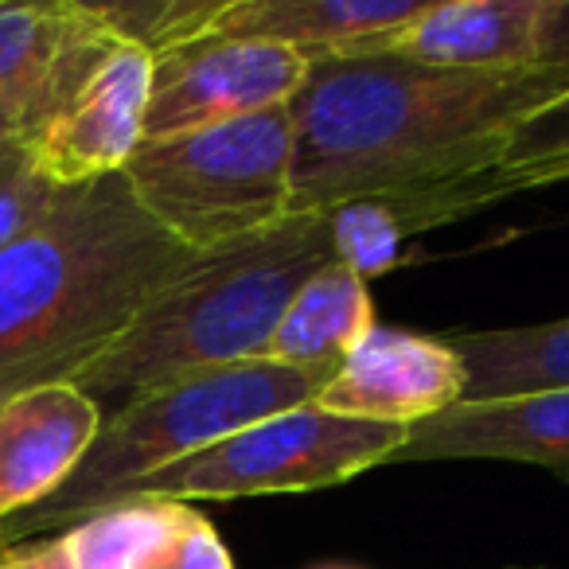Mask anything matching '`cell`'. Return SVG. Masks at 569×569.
<instances>
[{"label":"cell","instance_id":"cell-21","mask_svg":"<svg viewBox=\"0 0 569 569\" xmlns=\"http://www.w3.org/2000/svg\"><path fill=\"white\" fill-rule=\"evenodd\" d=\"M141 569H238L234 553L227 550L222 535L199 507L183 503L168 535L160 538L157 550L144 558Z\"/></svg>","mask_w":569,"mask_h":569},{"label":"cell","instance_id":"cell-11","mask_svg":"<svg viewBox=\"0 0 569 569\" xmlns=\"http://www.w3.org/2000/svg\"><path fill=\"white\" fill-rule=\"evenodd\" d=\"M429 460H511L569 480V387L538 395L460 402L406 429L390 465Z\"/></svg>","mask_w":569,"mask_h":569},{"label":"cell","instance_id":"cell-6","mask_svg":"<svg viewBox=\"0 0 569 569\" xmlns=\"http://www.w3.org/2000/svg\"><path fill=\"white\" fill-rule=\"evenodd\" d=\"M406 429L340 418L320 406H297L258 426H246L144 480L129 483L121 499H253L284 491H320L348 483L371 468L390 465Z\"/></svg>","mask_w":569,"mask_h":569},{"label":"cell","instance_id":"cell-23","mask_svg":"<svg viewBox=\"0 0 569 569\" xmlns=\"http://www.w3.org/2000/svg\"><path fill=\"white\" fill-rule=\"evenodd\" d=\"M546 71H569V0H550L542 20V43H538V63Z\"/></svg>","mask_w":569,"mask_h":569},{"label":"cell","instance_id":"cell-1","mask_svg":"<svg viewBox=\"0 0 569 569\" xmlns=\"http://www.w3.org/2000/svg\"><path fill=\"white\" fill-rule=\"evenodd\" d=\"M569 90V71H441L320 56L293 113V214L382 199L406 234L488 207L483 176L515 126Z\"/></svg>","mask_w":569,"mask_h":569},{"label":"cell","instance_id":"cell-3","mask_svg":"<svg viewBox=\"0 0 569 569\" xmlns=\"http://www.w3.org/2000/svg\"><path fill=\"white\" fill-rule=\"evenodd\" d=\"M332 258L328 211L293 214L261 234L196 253L141 317L74 379L98 406L214 367L266 359L284 309Z\"/></svg>","mask_w":569,"mask_h":569},{"label":"cell","instance_id":"cell-15","mask_svg":"<svg viewBox=\"0 0 569 569\" xmlns=\"http://www.w3.org/2000/svg\"><path fill=\"white\" fill-rule=\"evenodd\" d=\"M371 328H379V320H375V301L367 281L343 269L340 261H328L297 289L273 340H269L266 359L336 375L343 356Z\"/></svg>","mask_w":569,"mask_h":569},{"label":"cell","instance_id":"cell-18","mask_svg":"<svg viewBox=\"0 0 569 569\" xmlns=\"http://www.w3.org/2000/svg\"><path fill=\"white\" fill-rule=\"evenodd\" d=\"M569 180V90L515 126L499 164L483 176L488 203L515 191L550 188Z\"/></svg>","mask_w":569,"mask_h":569},{"label":"cell","instance_id":"cell-7","mask_svg":"<svg viewBox=\"0 0 569 569\" xmlns=\"http://www.w3.org/2000/svg\"><path fill=\"white\" fill-rule=\"evenodd\" d=\"M149 94L152 56L113 40L17 141L36 172L56 188L121 176L144 141Z\"/></svg>","mask_w":569,"mask_h":569},{"label":"cell","instance_id":"cell-17","mask_svg":"<svg viewBox=\"0 0 569 569\" xmlns=\"http://www.w3.org/2000/svg\"><path fill=\"white\" fill-rule=\"evenodd\" d=\"M180 507L183 503L172 499H121L71 522L59 530L71 569H141L176 522Z\"/></svg>","mask_w":569,"mask_h":569},{"label":"cell","instance_id":"cell-25","mask_svg":"<svg viewBox=\"0 0 569 569\" xmlns=\"http://www.w3.org/2000/svg\"><path fill=\"white\" fill-rule=\"evenodd\" d=\"M325 569H348V566H325Z\"/></svg>","mask_w":569,"mask_h":569},{"label":"cell","instance_id":"cell-4","mask_svg":"<svg viewBox=\"0 0 569 569\" xmlns=\"http://www.w3.org/2000/svg\"><path fill=\"white\" fill-rule=\"evenodd\" d=\"M332 379L309 367L246 359L214 371L183 375L126 398L102 418L94 445L71 472V480L40 507L4 519L0 546L43 538V530H67L71 522L110 507L129 483L222 441L246 426H258L284 410L309 406Z\"/></svg>","mask_w":569,"mask_h":569},{"label":"cell","instance_id":"cell-10","mask_svg":"<svg viewBox=\"0 0 569 569\" xmlns=\"http://www.w3.org/2000/svg\"><path fill=\"white\" fill-rule=\"evenodd\" d=\"M550 0H426L395 32L332 51L351 59H402L441 71H519L538 63Z\"/></svg>","mask_w":569,"mask_h":569},{"label":"cell","instance_id":"cell-9","mask_svg":"<svg viewBox=\"0 0 569 569\" xmlns=\"http://www.w3.org/2000/svg\"><path fill=\"white\" fill-rule=\"evenodd\" d=\"M465 359L445 336L379 325L343 356L312 406L340 418L410 429L465 402Z\"/></svg>","mask_w":569,"mask_h":569},{"label":"cell","instance_id":"cell-2","mask_svg":"<svg viewBox=\"0 0 569 569\" xmlns=\"http://www.w3.org/2000/svg\"><path fill=\"white\" fill-rule=\"evenodd\" d=\"M191 258L121 176L67 188L0 250V398L74 382Z\"/></svg>","mask_w":569,"mask_h":569},{"label":"cell","instance_id":"cell-19","mask_svg":"<svg viewBox=\"0 0 569 569\" xmlns=\"http://www.w3.org/2000/svg\"><path fill=\"white\" fill-rule=\"evenodd\" d=\"M328 227H332V258L363 281L382 277L402 258L406 230L382 199H351L332 207Z\"/></svg>","mask_w":569,"mask_h":569},{"label":"cell","instance_id":"cell-26","mask_svg":"<svg viewBox=\"0 0 569 569\" xmlns=\"http://www.w3.org/2000/svg\"><path fill=\"white\" fill-rule=\"evenodd\" d=\"M522 569H538V566H522Z\"/></svg>","mask_w":569,"mask_h":569},{"label":"cell","instance_id":"cell-20","mask_svg":"<svg viewBox=\"0 0 569 569\" xmlns=\"http://www.w3.org/2000/svg\"><path fill=\"white\" fill-rule=\"evenodd\" d=\"M67 188H56L32 168L20 141L0 144V250L36 227Z\"/></svg>","mask_w":569,"mask_h":569},{"label":"cell","instance_id":"cell-14","mask_svg":"<svg viewBox=\"0 0 569 569\" xmlns=\"http://www.w3.org/2000/svg\"><path fill=\"white\" fill-rule=\"evenodd\" d=\"M426 0H219L203 36L258 40L309 59L395 32L418 17Z\"/></svg>","mask_w":569,"mask_h":569},{"label":"cell","instance_id":"cell-16","mask_svg":"<svg viewBox=\"0 0 569 569\" xmlns=\"http://www.w3.org/2000/svg\"><path fill=\"white\" fill-rule=\"evenodd\" d=\"M445 340L465 359V402H496L569 387V317L546 325L452 332Z\"/></svg>","mask_w":569,"mask_h":569},{"label":"cell","instance_id":"cell-22","mask_svg":"<svg viewBox=\"0 0 569 569\" xmlns=\"http://www.w3.org/2000/svg\"><path fill=\"white\" fill-rule=\"evenodd\" d=\"M0 569H71L63 535L28 538V542L0 546Z\"/></svg>","mask_w":569,"mask_h":569},{"label":"cell","instance_id":"cell-8","mask_svg":"<svg viewBox=\"0 0 569 569\" xmlns=\"http://www.w3.org/2000/svg\"><path fill=\"white\" fill-rule=\"evenodd\" d=\"M309 71V56L277 43L227 36H199L180 43L152 59L144 141L289 106L301 94Z\"/></svg>","mask_w":569,"mask_h":569},{"label":"cell","instance_id":"cell-24","mask_svg":"<svg viewBox=\"0 0 569 569\" xmlns=\"http://www.w3.org/2000/svg\"><path fill=\"white\" fill-rule=\"evenodd\" d=\"M9 141H17V129H12V121L0 113V144H9Z\"/></svg>","mask_w":569,"mask_h":569},{"label":"cell","instance_id":"cell-5","mask_svg":"<svg viewBox=\"0 0 569 569\" xmlns=\"http://www.w3.org/2000/svg\"><path fill=\"white\" fill-rule=\"evenodd\" d=\"M121 180L149 219L191 253L261 234L293 219V113L277 106L141 141Z\"/></svg>","mask_w":569,"mask_h":569},{"label":"cell","instance_id":"cell-13","mask_svg":"<svg viewBox=\"0 0 569 569\" xmlns=\"http://www.w3.org/2000/svg\"><path fill=\"white\" fill-rule=\"evenodd\" d=\"M102 429V406L74 382L0 398V522L51 499Z\"/></svg>","mask_w":569,"mask_h":569},{"label":"cell","instance_id":"cell-12","mask_svg":"<svg viewBox=\"0 0 569 569\" xmlns=\"http://www.w3.org/2000/svg\"><path fill=\"white\" fill-rule=\"evenodd\" d=\"M113 36L82 0H0V113L32 129Z\"/></svg>","mask_w":569,"mask_h":569}]
</instances>
